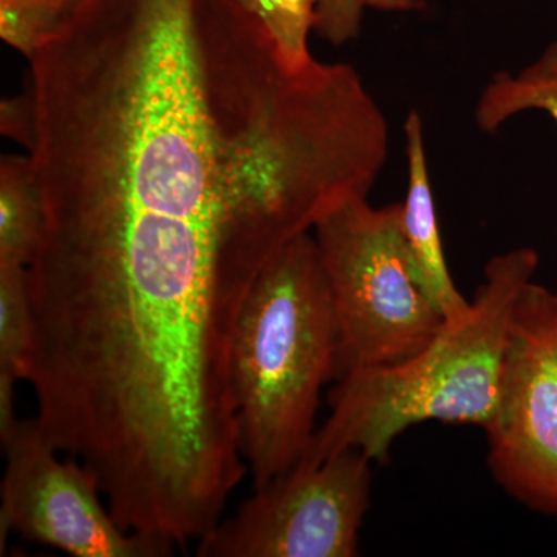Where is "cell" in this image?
<instances>
[{
	"label": "cell",
	"mask_w": 557,
	"mask_h": 557,
	"mask_svg": "<svg viewBox=\"0 0 557 557\" xmlns=\"http://www.w3.org/2000/svg\"><path fill=\"white\" fill-rule=\"evenodd\" d=\"M537 267L533 248L494 256L469 309L445 321L426 347L397 364L339 379L330 394L332 416L300 463L318 465L348 449L383 461L395 440L423 421L485 431L496 416L512 311Z\"/></svg>",
	"instance_id": "obj_1"
},
{
	"label": "cell",
	"mask_w": 557,
	"mask_h": 557,
	"mask_svg": "<svg viewBox=\"0 0 557 557\" xmlns=\"http://www.w3.org/2000/svg\"><path fill=\"white\" fill-rule=\"evenodd\" d=\"M338 354L327 274L313 233L300 234L256 281L234 335L240 446L255 490L282 478L309 449Z\"/></svg>",
	"instance_id": "obj_2"
},
{
	"label": "cell",
	"mask_w": 557,
	"mask_h": 557,
	"mask_svg": "<svg viewBox=\"0 0 557 557\" xmlns=\"http://www.w3.org/2000/svg\"><path fill=\"white\" fill-rule=\"evenodd\" d=\"M399 214L401 203L375 208L358 197L313 228L338 321L336 380L405 361L445 324L410 273Z\"/></svg>",
	"instance_id": "obj_3"
},
{
	"label": "cell",
	"mask_w": 557,
	"mask_h": 557,
	"mask_svg": "<svg viewBox=\"0 0 557 557\" xmlns=\"http://www.w3.org/2000/svg\"><path fill=\"white\" fill-rule=\"evenodd\" d=\"M372 460L348 449L295 465L199 541L200 557H355Z\"/></svg>",
	"instance_id": "obj_4"
},
{
	"label": "cell",
	"mask_w": 557,
	"mask_h": 557,
	"mask_svg": "<svg viewBox=\"0 0 557 557\" xmlns=\"http://www.w3.org/2000/svg\"><path fill=\"white\" fill-rule=\"evenodd\" d=\"M485 432L498 485L557 516V293L534 281L512 311L496 416Z\"/></svg>",
	"instance_id": "obj_5"
},
{
	"label": "cell",
	"mask_w": 557,
	"mask_h": 557,
	"mask_svg": "<svg viewBox=\"0 0 557 557\" xmlns=\"http://www.w3.org/2000/svg\"><path fill=\"white\" fill-rule=\"evenodd\" d=\"M0 545L7 534L76 557H166L174 544L123 530L101 504L98 479L81 461H61L38 418L3 440Z\"/></svg>",
	"instance_id": "obj_6"
},
{
	"label": "cell",
	"mask_w": 557,
	"mask_h": 557,
	"mask_svg": "<svg viewBox=\"0 0 557 557\" xmlns=\"http://www.w3.org/2000/svg\"><path fill=\"white\" fill-rule=\"evenodd\" d=\"M405 152L408 193L401 203L399 226L406 259L413 281L431 306L443 321H453L469 309L471 300L465 299L449 273L429 175L423 121L417 110L406 119Z\"/></svg>",
	"instance_id": "obj_7"
},
{
	"label": "cell",
	"mask_w": 557,
	"mask_h": 557,
	"mask_svg": "<svg viewBox=\"0 0 557 557\" xmlns=\"http://www.w3.org/2000/svg\"><path fill=\"white\" fill-rule=\"evenodd\" d=\"M528 112H542L557 126V40L518 72L502 70L480 91L475 124L494 134L508 121Z\"/></svg>",
	"instance_id": "obj_8"
},
{
	"label": "cell",
	"mask_w": 557,
	"mask_h": 557,
	"mask_svg": "<svg viewBox=\"0 0 557 557\" xmlns=\"http://www.w3.org/2000/svg\"><path fill=\"white\" fill-rule=\"evenodd\" d=\"M44 234V205L28 156L0 160V267L28 269Z\"/></svg>",
	"instance_id": "obj_9"
},
{
	"label": "cell",
	"mask_w": 557,
	"mask_h": 557,
	"mask_svg": "<svg viewBox=\"0 0 557 557\" xmlns=\"http://www.w3.org/2000/svg\"><path fill=\"white\" fill-rule=\"evenodd\" d=\"M33 335L27 269L0 267V373L28 379Z\"/></svg>",
	"instance_id": "obj_10"
},
{
	"label": "cell",
	"mask_w": 557,
	"mask_h": 557,
	"mask_svg": "<svg viewBox=\"0 0 557 557\" xmlns=\"http://www.w3.org/2000/svg\"><path fill=\"white\" fill-rule=\"evenodd\" d=\"M78 0H0V36L28 61L72 16Z\"/></svg>",
	"instance_id": "obj_11"
},
{
	"label": "cell",
	"mask_w": 557,
	"mask_h": 557,
	"mask_svg": "<svg viewBox=\"0 0 557 557\" xmlns=\"http://www.w3.org/2000/svg\"><path fill=\"white\" fill-rule=\"evenodd\" d=\"M270 33L289 67L304 69L314 60L309 49L314 30L313 0H237Z\"/></svg>",
	"instance_id": "obj_12"
},
{
	"label": "cell",
	"mask_w": 557,
	"mask_h": 557,
	"mask_svg": "<svg viewBox=\"0 0 557 557\" xmlns=\"http://www.w3.org/2000/svg\"><path fill=\"white\" fill-rule=\"evenodd\" d=\"M314 32L322 39L343 46L361 30L368 0H313Z\"/></svg>",
	"instance_id": "obj_13"
},
{
	"label": "cell",
	"mask_w": 557,
	"mask_h": 557,
	"mask_svg": "<svg viewBox=\"0 0 557 557\" xmlns=\"http://www.w3.org/2000/svg\"><path fill=\"white\" fill-rule=\"evenodd\" d=\"M0 131L3 137L14 139L28 150L35 137V110L30 95L25 90L17 97L7 98L0 104Z\"/></svg>",
	"instance_id": "obj_14"
},
{
	"label": "cell",
	"mask_w": 557,
	"mask_h": 557,
	"mask_svg": "<svg viewBox=\"0 0 557 557\" xmlns=\"http://www.w3.org/2000/svg\"><path fill=\"white\" fill-rule=\"evenodd\" d=\"M16 380L0 373V438L7 440L20 420L14 417L13 392Z\"/></svg>",
	"instance_id": "obj_15"
},
{
	"label": "cell",
	"mask_w": 557,
	"mask_h": 557,
	"mask_svg": "<svg viewBox=\"0 0 557 557\" xmlns=\"http://www.w3.org/2000/svg\"><path fill=\"white\" fill-rule=\"evenodd\" d=\"M426 0H368L369 9L401 13L420 9Z\"/></svg>",
	"instance_id": "obj_16"
},
{
	"label": "cell",
	"mask_w": 557,
	"mask_h": 557,
	"mask_svg": "<svg viewBox=\"0 0 557 557\" xmlns=\"http://www.w3.org/2000/svg\"><path fill=\"white\" fill-rule=\"evenodd\" d=\"M557 293V292H556Z\"/></svg>",
	"instance_id": "obj_17"
}]
</instances>
